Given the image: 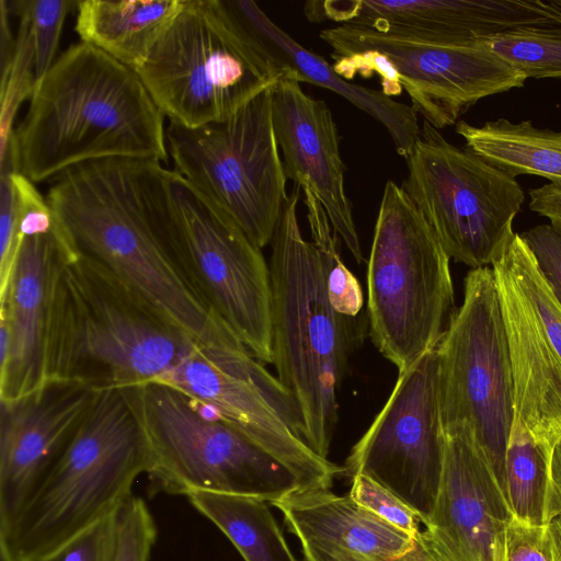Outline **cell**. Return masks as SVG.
Segmentation results:
<instances>
[{
  "mask_svg": "<svg viewBox=\"0 0 561 561\" xmlns=\"http://www.w3.org/2000/svg\"><path fill=\"white\" fill-rule=\"evenodd\" d=\"M302 552L307 561H446L425 529L414 536L413 546L405 553L389 559L371 558L312 543L304 545Z\"/></svg>",
  "mask_w": 561,
  "mask_h": 561,
  "instance_id": "cell-37",
  "label": "cell"
},
{
  "mask_svg": "<svg viewBox=\"0 0 561 561\" xmlns=\"http://www.w3.org/2000/svg\"><path fill=\"white\" fill-rule=\"evenodd\" d=\"M169 234L173 260L198 299L262 363H273L272 282L262 250L174 170Z\"/></svg>",
  "mask_w": 561,
  "mask_h": 561,
  "instance_id": "cell-10",
  "label": "cell"
},
{
  "mask_svg": "<svg viewBox=\"0 0 561 561\" xmlns=\"http://www.w3.org/2000/svg\"><path fill=\"white\" fill-rule=\"evenodd\" d=\"M75 250L57 227L24 239L0 317L8 322L10 350L0 363V403L25 398L48 383L47 353L54 291L64 257Z\"/></svg>",
  "mask_w": 561,
  "mask_h": 561,
  "instance_id": "cell-20",
  "label": "cell"
},
{
  "mask_svg": "<svg viewBox=\"0 0 561 561\" xmlns=\"http://www.w3.org/2000/svg\"><path fill=\"white\" fill-rule=\"evenodd\" d=\"M187 499L225 534L244 561H296L266 502L213 492H193Z\"/></svg>",
  "mask_w": 561,
  "mask_h": 561,
  "instance_id": "cell-25",
  "label": "cell"
},
{
  "mask_svg": "<svg viewBox=\"0 0 561 561\" xmlns=\"http://www.w3.org/2000/svg\"><path fill=\"white\" fill-rule=\"evenodd\" d=\"M450 257L408 194L387 181L367 261L371 341L399 373L437 348L457 312Z\"/></svg>",
  "mask_w": 561,
  "mask_h": 561,
  "instance_id": "cell-6",
  "label": "cell"
},
{
  "mask_svg": "<svg viewBox=\"0 0 561 561\" xmlns=\"http://www.w3.org/2000/svg\"><path fill=\"white\" fill-rule=\"evenodd\" d=\"M492 270L512 362L515 413L551 454L561 439V305L518 233Z\"/></svg>",
  "mask_w": 561,
  "mask_h": 561,
  "instance_id": "cell-14",
  "label": "cell"
},
{
  "mask_svg": "<svg viewBox=\"0 0 561 561\" xmlns=\"http://www.w3.org/2000/svg\"><path fill=\"white\" fill-rule=\"evenodd\" d=\"M444 455L435 348L399 373L388 400L353 446L344 473L373 479L425 525L436 503Z\"/></svg>",
  "mask_w": 561,
  "mask_h": 561,
  "instance_id": "cell-13",
  "label": "cell"
},
{
  "mask_svg": "<svg viewBox=\"0 0 561 561\" xmlns=\"http://www.w3.org/2000/svg\"><path fill=\"white\" fill-rule=\"evenodd\" d=\"M0 561H14L5 543L0 540Z\"/></svg>",
  "mask_w": 561,
  "mask_h": 561,
  "instance_id": "cell-41",
  "label": "cell"
},
{
  "mask_svg": "<svg viewBox=\"0 0 561 561\" xmlns=\"http://www.w3.org/2000/svg\"><path fill=\"white\" fill-rule=\"evenodd\" d=\"M547 525L552 545V561H561V518H554Z\"/></svg>",
  "mask_w": 561,
  "mask_h": 561,
  "instance_id": "cell-40",
  "label": "cell"
},
{
  "mask_svg": "<svg viewBox=\"0 0 561 561\" xmlns=\"http://www.w3.org/2000/svg\"><path fill=\"white\" fill-rule=\"evenodd\" d=\"M136 72L162 114L191 128L228 118L275 82L217 0H184Z\"/></svg>",
  "mask_w": 561,
  "mask_h": 561,
  "instance_id": "cell-12",
  "label": "cell"
},
{
  "mask_svg": "<svg viewBox=\"0 0 561 561\" xmlns=\"http://www.w3.org/2000/svg\"><path fill=\"white\" fill-rule=\"evenodd\" d=\"M444 435L440 484L425 530L446 561H505L508 502L470 430Z\"/></svg>",
  "mask_w": 561,
  "mask_h": 561,
  "instance_id": "cell-17",
  "label": "cell"
},
{
  "mask_svg": "<svg viewBox=\"0 0 561 561\" xmlns=\"http://www.w3.org/2000/svg\"><path fill=\"white\" fill-rule=\"evenodd\" d=\"M551 454L515 415L505 458L506 497L513 517L546 525V500Z\"/></svg>",
  "mask_w": 561,
  "mask_h": 561,
  "instance_id": "cell-26",
  "label": "cell"
},
{
  "mask_svg": "<svg viewBox=\"0 0 561 561\" xmlns=\"http://www.w3.org/2000/svg\"><path fill=\"white\" fill-rule=\"evenodd\" d=\"M405 161L401 187L448 256L471 270L492 266L515 236L513 220L525 201L517 180L425 121Z\"/></svg>",
  "mask_w": 561,
  "mask_h": 561,
  "instance_id": "cell-11",
  "label": "cell"
},
{
  "mask_svg": "<svg viewBox=\"0 0 561 561\" xmlns=\"http://www.w3.org/2000/svg\"><path fill=\"white\" fill-rule=\"evenodd\" d=\"M300 193L295 184L271 242L272 364L300 409L306 444L328 459L351 335L348 318L330 301L325 264L313 242L301 233Z\"/></svg>",
  "mask_w": 561,
  "mask_h": 561,
  "instance_id": "cell-4",
  "label": "cell"
},
{
  "mask_svg": "<svg viewBox=\"0 0 561 561\" xmlns=\"http://www.w3.org/2000/svg\"><path fill=\"white\" fill-rule=\"evenodd\" d=\"M20 18L14 58L0 83V152L8 147L13 134V123L20 104L31 98L35 85L34 45L26 19Z\"/></svg>",
  "mask_w": 561,
  "mask_h": 561,
  "instance_id": "cell-30",
  "label": "cell"
},
{
  "mask_svg": "<svg viewBox=\"0 0 561 561\" xmlns=\"http://www.w3.org/2000/svg\"><path fill=\"white\" fill-rule=\"evenodd\" d=\"M301 546L312 543L371 558L402 556L411 536L377 517L350 495L327 488H299L272 503Z\"/></svg>",
  "mask_w": 561,
  "mask_h": 561,
  "instance_id": "cell-22",
  "label": "cell"
},
{
  "mask_svg": "<svg viewBox=\"0 0 561 561\" xmlns=\"http://www.w3.org/2000/svg\"><path fill=\"white\" fill-rule=\"evenodd\" d=\"M196 345L107 268L76 250L54 291L48 382L93 391L150 382Z\"/></svg>",
  "mask_w": 561,
  "mask_h": 561,
  "instance_id": "cell-3",
  "label": "cell"
},
{
  "mask_svg": "<svg viewBox=\"0 0 561 561\" xmlns=\"http://www.w3.org/2000/svg\"><path fill=\"white\" fill-rule=\"evenodd\" d=\"M556 5L561 9V0H552Z\"/></svg>",
  "mask_w": 561,
  "mask_h": 561,
  "instance_id": "cell-42",
  "label": "cell"
},
{
  "mask_svg": "<svg viewBox=\"0 0 561 561\" xmlns=\"http://www.w3.org/2000/svg\"><path fill=\"white\" fill-rule=\"evenodd\" d=\"M272 117L287 179L308 187L324 208L334 233L354 260L364 262L344 186L345 165L340 137L330 108L322 100L306 94L291 76L272 85Z\"/></svg>",
  "mask_w": 561,
  "mask_h": 561,
  "instance_id": "cell-19",
  "label": "cell"
},
{
  "mask_svg": "<svg viewBox=\"0 0 561 561\" xmlns=\"http://www.w3.org/2000/svg\"><path fill=\"white\" fill-rule=\"evenodd\" d=\"M95 392L78 383L50 381L25 398L1 403L0 535L9 531L65 450Z\"/></svg>",
  "mask_w": 561,
  "mask_h": 561,
  "instance_id": "cell-18",
  "label": "cell"
},
{
  "mask_svg": "<svg viewBox=\"0 0 561 561\" xmlns=\"http://www.w3.org/2000/svg\"><path fill=\"white\" fill-rule=\"evenodd\" d=\"M148 469L147 439L127 390L96 391L73 437L0 540L14 561H36L118 510Z\"/></svg>",
  "mask_w": 561,
  "mask_h": 561,
  "instance_id": "cell-5",
  "label": "cell"
},
{
  "mask_svg": "<svg viewBox=\"0 0 561 561\" xmlns=\"http://www.w3.org/2000/svg\"><path fill=\"white\" fill-rule=\"evenodd\" d=\"M529 208L549 219L550 225L561 234V186L545 184L528 190Z\"/></svg>",
  "mask_w": 561,
  "mask_h": 561,
  "instance_id": "cell-38",
  "label": "cell"
},
{
  "mask_svg": "<svg viewBox=\"0 0 561 561\" xmlns=\"http://www.w3.org/2000/svg\"><path fill=\"white\" fill-rule=\"evenodd\" d=\"M172 171L148 159L85 162L54 179L46 199L77 252L107 268L199 346H242L173 260Z\"/></svg>",
  "mask_w": 561,
  "mask_h": 561,
  "instance_id": "cell-1",
  "label": "cell"
},
{
  "mask_svg": "<svg viewBox=\"0 0 561 561\" xmlns=\"http://www.w3.org/2000/svg\"><path fill=\"white\" fill-rule=\"evenodd\" d=\"M218 4L232 28L253 51L268 80L291 76L299 82L337 93L383 125L400 156L409 154L421 134L417 114L411 105L387 96L381 90L343 79L324 58L276 25L255 2L218 0Z\"/></svg>",
  "mask_w": 561,
  "mask_h": 561,
  "instance_id": "cell-21",
  "label": "cell"
},
{
  "mask_svg": "<svg viewBox=\"0 0 561 561\" xmlns=\"http://www.w3.org/2000/svg\"><path fill=\"white\" fill-rule=\"evenodd\" d=\"M505 561H552L548 525H530L513 517L506 531Z\"/></svg>",
  "mask_w": 561,
  "mask_h": 561,
  "instance_id": "cell-36",
  "label": "cell"
},
{
  "mask_svg": "<svg viewBox=\"0 0 561 561\" xmlns=\"http://www.w3.org/2000/svg\"><path fill=\"white\" fill-rule=\"evenodd\" d=\"M301 192L313 244L327 267L330 301L339 313L355 317L364 305L360 284L341 259L337 248L340 238L334 233L324 208L308 187H301Z\"/></svg>",
  "mask_w": 561,
  "mask_h": 561,
  "instance_id": "cell-28",
  "label": "cell"
},
{
  "mask_svg": "<svg viewBox=\"0 0 561 561\" xmlns=\"http://www.w3.org/2000/svg\"><path fill=\"white\" fill-rule=\"evenodd\" d=\"M351 479L348 495L356 503L411 536L422 530L420 516L392 492L364 474H355Z\"/></svg>",
  "mask_w": 561,
  "mask_h": 561,
  "instance_id": "cell-33",
  "label": "cell"
},
{
  "mask_svg": "<svg viewBox=\"0 0 561 561\" xmlns=\"http://www.w3.org/2000/svg\"><path fill=\"white\" fill-rule=\"evenodd\" d=\"M184 0H81L75 30L127 67L138 70L182 9Z\"/></svg>",
  "mask_w": 561,
  "mask_h": 561,
  "instance_id": "cell-23",
  "label": "cell"
},
{
  "mask_svg": "<svg viewBox=\"0 0 561 561\" xmlns=\"http://www.w3.org/2000/svg\"><path fill=\"white\" fill-rule=\"evenodd\" d=\"M12 172L0 173V297L10 283L20 249V205Z\"/></svg>",
  "mask_w": 561,
  "mask_h": 561,
  "instance_id": "cell-34",
  "label": "cell"
},
{
  "mask_svg": "<svg viewBox=\"0 0 561 561\" xmlns=\"http://www.w3.org/2000/svg\"><path fill=\"white\" fill-rule=\"evenodd\" d=\"M436 351L443 431L470 430L506 497L505 458L516 415L515 394L492 267L468 272L462 304Z\"/></svg>",
  "mask_w": 561,
  "mask_h": 561,
  "instance_id": "cell-8",
  "label": "cell"
},
{
  "mask_svg": "<svg viewBox=\"0 0 561 561\" xmlns=\"http://www.w3.org/2000/svg\"><path fill=\"white\" fill-rule=\"evenodd\" d=\"M30 99L14 145L33 183L103 159L168 161L164 115L138 73L91 44L68 47Z\"/></svg>",
  "mask_w": 561,
  "mask_h": 561,
  "instance_id": "cell-2",
  "label": "cell"
},
{
  "mask_svg": "<svg viewBox=\"0 0 561 561\" xmlns=\"http://www.w3.org/2000/svg\"><path fill=\"white\" fill-rule=\"evenodd\" d=\"M554 518H561V439L551 451L546 500V523Z\"/></svg>",
  "mask_w": 561,
  "mask_h": 561,
  "instance_id": "cell-39",
  "label": "cell"
},
{
  "mask_svg": "<svg viewBox=\"0 0 561 561\" xmlns=\"http://www.w3.org/2000/svg\"><path fill=\"white\" fill-rule=\"evenodd\" d=\"M304 11L312 22L456 45L522 27L561 25V9L552 0H314Z\"/></svg>",
  "mask_w": 561,
  "mask_h": 561,
  "instance_id": "cell-16",
  "label": "cell"
},
{
  "mask_svg": "<svg viewBox=\"0 0 561 561\" xmlns=\"http://www.w3.org/2000/svg\"><path fill=\"white\" fill-rule=\"evenodd\" d=\"M272 85L226 119L194 128L170 121L165 128L174 171L225 210L261 250L271 244L288 196Z\"/></svg>",
  "mask_w": 561,
  "mask_h": 561,
  "instance_id": "cell-9",
  "label": "cell"
},
{
  "mask_svg": "<svg viewBox=\"0 0 561 561\" xmlns=\"http://www.w3.org/2000/svg\"><path fill=\"white\" fill-rule=\"evenodd\" d=\"M481 42L527 79L561 80V25L516 28Z\"/></svg>",
  "mask_w": 561,
  "mask_h": 561,
  "instance_id": "cell-27",
  "label": "cell"
},
{
  "mask_svg": "<svg viewBox=\"0 0 561 561\" xmlns=\"http://www.w3.org/2000/svg\"><path fill=\"white\" fill-rule=\"evenodd\" d=\"M9 13L26 19L34 45V73L37 82L51 67L64 21L77 7L73 0L5 1Z\"/></svg>",
  "mask_w": 561,
  "mask_h": 561,
  "instance_id": "cell-29",
  "label": "cell"
},
{
  "mask_svg": "<svg viewBox=\"0 0 561 561\" xmlns=\"http://www.w3.org/2000/svg\"><path fill=\"white\" fill-rule=\"evenodd\" d=\"M519 236L528 245L540 273L561 305V234L550 224H542Z\"/></svg>",
  "mask_w": 561,
  "mask_h": 561,
  "instance_id": "cell-35",
  "label": "cell"
},
{
  "mask_svg": "<svg viewBox=\"0 0 561 561\" xmlns=\"http://www.w3.org/2000/svg\"><path fill=\"white\" fill-rule=\"evenodd\" d=\"M117 518L116 561H149L157 527L145 501L131 495L118 508Z\"/></svg>",
  "mask_w": 561,
  "mask_h": 561,
  "instance_id": "cell-32",
  "label": "cell"
},
{
  "mask_svg": "<svg viewBox=\"0 0 561 561\" xmlns=\"http://www.w3.org/2000/svg\"><path fill=\"white\" fill-rule=\"evenodd\" d=\"M125 389L147 439V474L161 490L186 496L240 495L272 504L302 488L285 463L179 390L158 382Z\"/></svg>",
  "mask_w": 561,
  "mask_h": 561,
  "instance_id": "cell-7",
  "label": "cell"
},
{
  "mask_svg": "<svg viewBox=\"0 0 561 561\" xmlns=\"http://www.w3.org/2000/svg\"><path fill=\"white\" fill-rule=\"evenodd\" d=\"M331 55L377 51L396 69L412 107L437 129L457 124L478 101L523 88L527 78L482 42L456 45L340 24L322 30Z\"/></svg>",
  "mask_w": 561,
  "mask_h": 561,
  "instance_id": "cell-15",
  "label": "cell"
},
{
  "mask_svg": "<svg viewBox=\"0 0 561 561\" xmlns=\"http://www.w3.org/2000/svg\"><path fill=\"white\" fill-rule=\"evenodd\" d=\"M117 514L101 517L36 561H116Z\"/></svg>",
  "mask_w": 561,
  "mask_h": 561,
  "instance_id": "cell-31",
  "label": "cell"
},
{
  "mask_svg": "<svg viewBox=\"0 0 561 561\" xmlns=\"http://www.w3.org/2000/svg\"><path fill=\"white\" fill-rule=\"evenodd\" d=\"M456 133L467 149L510 175H536L561 186V131L497 118L482 126L458 121Z\"/></svg>",
  "mask_w": 561,
  "mask_h": 561,
  "instance_id": "cell-24",
  "label": "cell"
}]
</instances>
